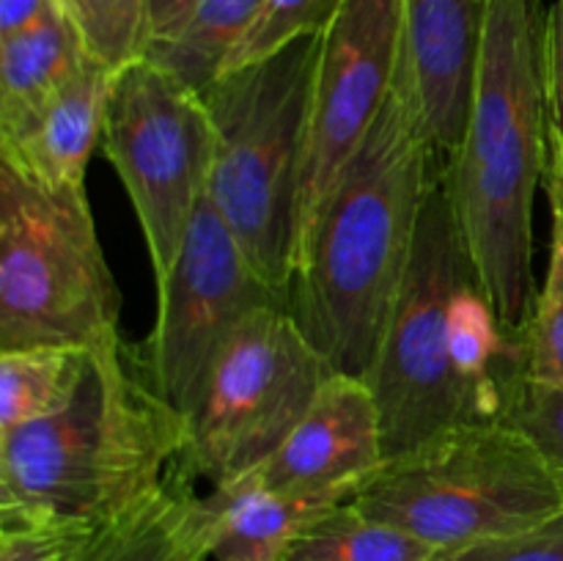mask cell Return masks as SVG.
I'll return each mask as SVG.
<instances>
[{
    "mask_svg": "<svg viewBox=\"0 0 563 561\" xmlns=\"http://www.w3.org/2000/svg\"><path fill=\"white\" fill-rule=\"evenodd\" d=\"M440 163L399 61L394 91L335 176L295 262L289 311L330 372H372Z\"/></svg>",
    "mask_w": 563,
    "mask_h": 561,
    "instance_id": "1",
    "label": "cell"
},
{
    "mask_svg": "<svg viewBox=\"0 0 563 561\" xmlns=\"http://www.w3.org/2000/svg\"><path fill=\"white\" fill-rule=\"evenodd\" d=\"M544 0H489L465 135L445 179L462 240L506 328L520 333L537 300L533 201L550 157Z\"/></svg>",
    "mask_w": 563,
    "mask_h": 561,
    "instance_id": "2",
    "label": "cell"
},
{
    "mask_svg": "<svg viewBox=\"0 0 563 561\" xmlns=\"http://www.w3.org/2000/svg\"><path fill=\"white\" fill-rule=\"evenodd\" d=\"M190 421L113 341L91 350L75 396L0 435V526L88 531L152 493L187 449Z\"/></svg>",
    "mask_w": 563,
    "mask_h": 561,
    "instance_id": "3",
    "label": "cell"
},
{
    "mask_svg": "<svg viewBox=\"0 0 563 561\" xmlns=\"http://www.w3.org/2000/svg\"><path fill=\"white\" fill-rule=\"evenodd\" d=\"M322 33L225 69L201 91L214 127L207 198L264 280L289 300L297 198Z\"/></svg>",
    "mask_w": 563,
    "mask_h": 561,
    "instance_id": "4",
    "label": "cell"
},
{
    "mask_svg": "<svg viewBox=\"0 0 563 561\" xmlns=\"http://www.w3.org/2000/svg\"><path fill=\"white\" fill-rule=\"evenodd\" d=\"M352 504L449 553L561 517L563 479L520 427L489 418L385 460Z\"/></svg>",
    "mask_w": 563,
    "mask_h": 561,
    "instance_id": "5",
    "label": "cell"
},
{
    "mask_svg": "<svg viewBox=\"0 0 563 561\" xmlns=\"http://www.w3.org/2000/svg\"><path fill=\"white\" fill-rule=\"evenodd\" d=\"M121 292L86 190H53L0 165V350H99L119 341Z\"/></svg>",
    "mask_w": 563,
    "mask_h": 561,
    "instance_id": "6",
    "label": "cell"
},
{
    "mask_svg": "<svg viewBox=\"0 0 563 561\" xmlns=\"http://www.w3.org/2000/svg\"><path fill=\"white\" fill-rule=\"evenodd\" d=\"M471 273L476 264L462 240L440 163L399 297L366 377L383 418L385 460L460 424L489 421L454 363V297Z\"/></svg>",
    "mask_w": 563,
    "mask_h": 561,
    "instance_id": "7",
    "label": "cell"
},
{
    "mask_svg": "<svg viewBox=\"0 0 563 561\" xmlns=\"http://www.w3.org/2000/svg\"><path fill=\"white\" fill-rule=\"evenodd\" d=\"M330 369L286 302L253 311L220 352L190 416L187 471L214 487L256 471L311 410Z\"/></svg>",
    "mask_w": 563,
    "mask_h": 561,
    "instance_id": "8",
    "label": "cell"
},
{
    "mask_svg": "<svg viewBox=\"0 0 563 561\" xmlns=\"http://www.w3.org/2000/svg\"><path fill=\"white\" fill-rule=\"evenodd\" d=\"M99 146L135 207L154 280L165 278L212 179L214 127L207 102L137 55L115 69Z\"/></svg>",
    "mask_w": 563,
    "mask_h": 561,
    "instance_id": "9",
    "label": "cell"
},
{
    "mask_svg": "<svg viewBox=\"0 0 563 561\" xmlns=\"http://www.w3.org/2000/svg\"><path fill=\"white\" fill-rule=\"evenodd\" d=\"M157 292V319L130 355L148 385L190 421L236 328L258 308L289 300L258 275L209 198Z\"/></svg>",
    "mask_w": 563,
    "mask_h": 561,
    "instance_id": "10",
    "label": "cell"
},
{
    "mask_svg": "<svg viewBox=\"0 0 563 561\" xmlns=\"http://www.w3.org/2000/svg\"><path fill=\"white\" fill-rule=\"evenodd\" d=\"M399 61L401 0H344L322 31L297 198V253L335 176L394 91Z\"/></svg>",
    "mask_w": 563,
    "mask_h": 561,
    "instance_id": "11",
    "label": "cell"
},
{
    "mask_svg": "<svg viewBox=\"0 0 563 561\" xmlns=\"http://www.w3.org/2000/svg\"><path fill=\"white\" fill-rule=\"evenodd\" d=\"M383 462V418L372 385L330 372L295 432L247 476L280 493L352 501Z\"/></svg>",
    "mask_w": 563,
    "mask_h": 561,
    "instance_id": "12",
    "label": "cell"
},
{
    "mask_svg": "<svg viewBox=\"0 0 563 561\" xmlns=\"http://www.w3.org/2000/svg\"><path fill=\"white\" fill-rule=\"evenodd\" d=\"M487 14L489 0H401V72L443 163L465 135Z\"/></svg>",
    "mask_w": 563,
    "mask_h": 561,
    "instance_id": "13",
    "label": "cell"
},
{
    "mask_svg": "<svg viewBox=\"0 0 563 561\" xmlns=\"http://www.w3.org/2000/svg\"><path fill=\"white\" fill-rule=\"evenodd\" d=\"M113 75L108 64L88 58L42 108L0 130V165L53 190H86V168L102 143Z\"/></svg>",
    "mask_w": 563,
    "mask_h": 561,
    "instance_id": "14",
    "label": "cell"
},
{
    "mask_svg": "<svg viewBox=\"0 0 563 561\" xmlns=\"http://www.w3.org/2000/svg\"><path fill=\"white\" fill-rule=\"evenodd\" d=\"M212 559V506L196 493L181 457L141 501L88 528L69 561H207Z\"/></svg>",
    "mask_w": 563,
    "mask_h": 561,
    "instance_id": "15",
    "label": "cell"
},
{
    "mask_svg": "<svg viewBox=\"0 0 563 561\" xmlns=\"http://www.w3.org/2000/svg\"><path fill=\"white\" fill-rule=\"evenodd\" d=\"M212 506L214 561H280L286 544L317 512L341 504L319 495H295L242 476L207 495Z\"/></svg>",
    "mask_w": 563,
    "mask_h": 561,
    "instance_id": "16",
    "label": "cell"
},
{
    "mask_svg": "<svg viewBox=\"0 0 563 561\" xmlns=\"http://www.w3.org/2000/svg\"><path fill=\"white\" fill-rule=\"evenodd\" d=\"M93 58L66 11L0 38V130L60 91Z\"/></svg>",
    "mask_w": 563,
    "mask_h": 561,
    "instance_id": "17",
    "label": "cell"
},
{
    "mask_svg": "<svg viewBox=\"0 0 563 561\" xmlns=\"http://www.w3.org/2000/svg\"><path fill=\"white\" fill-rule=\"evenodd\" d=\"M264 3L267 0H196L168 36L148 44L141 55L201 94L223 75Z\"/></svg>",
    "mask_w": 563,
    "mask_h": 561,
    "instance_id": "18",
    "label": "cell"
},
{
    "mask_svg": "<svg viewBox=\"0 0 563 561\" xmlns=\"http://www.w3.org/2000/svg\"><path fill=\"white\" fill-rule=\"evenodd\" d=\"M440 556L423 539L341 501L302 522L280 561H438Z\"/></svg>",
    "mask_w": 563,
    "mask_h": 561,
    "instance_id": "19",
    "label": "cell"
},
{
    "mask_svg": "<svg viewBox=\"0 0 563 561\" xmlns=\"http://www.w3.org/2000/svg\"><path fill=\"white\" fill-rule=\"evenodd\" d=\"M91 350L33 344L0 350V435L53 416L75 396Z\"/></svg>",
    "mask_w": 563,
    "mask_h": 561,
    "instance_id": "20",
    "label": "cell"
},
{
    "mask_svg": "<svg viewBox=\"0 0 563 561\" xmlns=\"http://www.w3.org/2000/svg\"><path fill=\"white\" fill-rule=\"evenodd\" d=\"M553 237L544 284L520 330L522 380L563 388V212L553 207Z\"/></svg>",
    "mask_w": 563,
    "mask_h": 561,
    "instance_id": "21",
    "label": "cell"
},
{
    "mask_svg": "<svg viewBox=\"0 0 563 561\" xmlns=\"http://www.w3.org/2000/svg\"><path fill=\"white\" fill-rule=\"evenodd\" d=\"M88 53L110 69L137 58L146 38L148 0H58Z\"/></svg>",
    "mask_w": 563,
    "mask_h": 561,
    "instance_id": "22",
    "label": "cell"
},
{
    "mask_svg": "<svg viewBox=\"0 0 563 561\" xmlns=\"http://www.w3.org/2000/svg\"><path fill=\"white\" fill-rule=\"evenodd\" d=\"M341 6L344 0H267L258 20L231 53L225 69L267 58L269 53L300 36L322 33L339 14Z\"/></svg>",
    "mask_w": 563,
    "mask_h": 561,
    "instance_id": "23",
    "label": "cell"
},
{
    "mask_svg": "<svg viewBox=\"0 0 563 561\" xmlns=\"http://www.w3.org/2000/svg\"><path fill=\"white\" fill-rule=\"evenodd\" d=\"M506 418L539 446L563 479V388L520 380L506 405Z\"/></svg>",
    "mask_w": 563,
    "mask_h": 561,
    "instance_id": "24",
    "label": "cell"
},
{
    "mask_svg": "<svg viewBox=\"0 0 563 561\" xmlns=\"http://www.w3.org/2000/svg\"><path fill=\"white\" fill-rule=\"evenodd\" d=\"M438 561H563V515L533 531L449 550Z\"/></svg>",
    "mask_w": 563,
    "mask_h": 561,
    "instance_id": "25",
    "label": "cell"
},
{
    "mask_svg": "<svg viewBox=\"0 0 563 561\" xmlns=\"http://www.w3.org/2000/svg\"><path fill=\"white\" fill-rule=\"evenodd\" d=\"M82 534L55 526H0V561H69Z\"/></svg>",
    "mask_w": 563,
    "mask_h": 561,
    "instance_id": "26",
    "label": "cell"
},
{
    "mask_svg": "<svg viewBox=\"0 0 563 561\" xmlns=\"http://www.w3.org/2000/svg\"><path fill=\"white\" fill-rule=\"evenodd\" d=\"M548 91L553 127L563 135V0L550 3L548 20Z\"/></svg>",
    "mask_w": 563,
    "mask_h": 561,
    "instance_id": "27",
    "label": "cell"
},
{
    "mask_svg": "<svg viewBox=\"0 0 563 561\" xmlns=\"http://www.w3.org/2000/svg\"><path fill=\"white\" fill-rule=\"evenodd\" d=\"M58 11H64L58 0H0V38L25 31Z\"/></svg>",
    "mask_w": 563,
    "mask_h": 561,
    "instance_id": "28",
    "label": "cell"
},
{
    "mask_svg": "<svg viewBox=\"0 0 563 561\" xmlns=\"http://www.w3.org/2000/svg\"><path fill=\"white\" fill-rule=\"evenodd\" d=\"M192 6H196V0H148L146 38H143V50H146L152 42H157V38L168 36V33L185 20L187 11H190Z\"/></svg>",
    "mask_w": 563,
    "mask_h": 561,
    "instance_id": "29",
    "label": "cell"
},
{
    "mask_svg": "<svg viewBox=\"0 0 563 561\" xmlns=\"http://www.w3.org/2000/svg\"><path fill=\"white\" fill-rule=\"evenodd\" d=\"M544 182H553L563 190V135L550 121V157H548V174Z\"/></svg>",
    "mask_w": 563,
    "mask_h": 561,
    "instance_id": "30",
    "label": "cell"
},
{
    "mask_svg": "<svg viewBox=\"0 0 563 561\" xmlns=\"http://www.w3.org/2000/svg\"><path fill=\"white\" fill-rule=\"evenodd\" d=\"M544 187H548L550 204H553V207H559L563 212V190H561V187L553 185V182H544Z\"/></svg>",
    "mask_w": 563,
    "mask_h": 561,
    "instance_id": "31",
    "label": "cell"
}]
</instances>
